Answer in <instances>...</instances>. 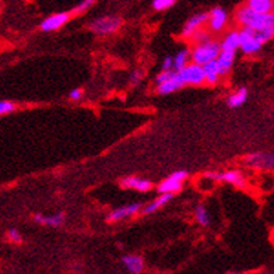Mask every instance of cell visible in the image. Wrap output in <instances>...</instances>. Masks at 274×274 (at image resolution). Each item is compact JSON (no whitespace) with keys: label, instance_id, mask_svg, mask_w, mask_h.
I'll return each mask as SVG.
<instances>
[{"label":"cell","instance_id":"obj_8","mask_svg":"<svg viewBox=\"0 0 274 274\" xmlns=\"http://www.w3.org/2000/svg\"><path fill=\"white\" fill-rule=\"evenodd\" d=\"M69 20H70V13H56V14H52L41 22V30L45 33L56 31V30L63 27Z\"/></svg>","mask_w":274,"mask_h":274},{"label":"cell","instance_id":"obj_18","mask_svg":"<svg viewBox=\"0 0 274 274\" xmlns=\"http://www.w3.org/2000/svg\"><path fill=\"white\" fill-rule=\"evenodd\" d=\"M34 220L42 225H50V227H62L65 223V214L58 213L55 215H50V217H44L42 214H35Z\"/></svg>","mask_w":274,"mask_h":274},{"label":"cell","instance_id":"obj_29","mask_svg":"<svg viewBox=\"0 0 274 274\" xmlns=\"http://www.w3.org/2000/svg\"><path fill=\"white\" fill-rule=\"evenodd\" d=\"M95 2H97V0H83L81 3L76 7L74 13H83V11H86L87 9H90V7H91Z\"/></svg>","mask_w":274,"mask_h":274},{"label":"cell","instance_id":"obj_6","mask_svg":"<svg viewBox=\"0 0 274 274\" xmlns=\"http://www.w3.org/2000/svg\"><path fill=\"white\" fill-rule=\"evenodd\" d=\"M187 178L186 171H176L170 178L158 185V193H175L181 190L183 181Z\"/></svg>","mask_w":274,"mask_h":274},{"label":"cell","instance_id":"obj_11","mask_svg":"<svg viewBox=\"0 0 274 274\" xmlns=\"http://www.w3.org/2000/svg\"><path fill=\"white\" fill-rule=\"evenodd\" d=\"M207 178L215 179V181H223L232 183L235 186H245V178L242 176L239 171H227V172H221V174H207Z\"/></svg>","mask_w":274,"mask_h":274},{"label":"cell","instance_id":"obj_12","mask_svg":"<svg viewBox=\"0 0 274 274\" xmlns=\"http://www.w3.org/2000/svg\"><path fill=\"white\" fill-rule=\"evenodd\" d=\"M234 59H235V52H231V50H220L215 62H217V65H218L221 76H225V74L231 70V67L234 65Z\"/></svg>","mask_w":274,"mask_h":274},{"label":"cell","instance_id":"obj_4","mask_svg":"<svg viewBox=\"0 0 274 274\" xmlns=\"http://www.w3.org/2000/svg\"><path fill=\"white\" fill-rule=\"evenodd\" d=\"M181 81L185 84H202L204 83V71L203 67L198 63H187L186 66L182 67L181 70L176 71Z\"/></svg>","mask_w":274,"mask_h":274},{"label":"cell","instance_id":"obj_24","mask_svg":"<svg viewBox=\"0 0 274 274\" xmlns=\"http://www.w3.org/2000/svg\"><path fill=\"white\" fill-rule=\"evenodd\" d=\"M196 218L203 227H208L210 225V214H208L207 208L204 206H198L196 207Z\"/></svg>","mask_w":274,"mask_h":274},{"label":"cell","instance_id":"obj_30","mask_svg":"<svg viewBox=\"0 0 274 274\" xmlns=\"http://www.w3.org/2000/svg\"><path fill=\"white\" fill-rule=\"evenodd\" d=\"M7 236H9V239H10L11 242H21V234L18 232L17 230H10L9 232H7Z\"/></svg>","mask_w":274,"mask_h":274},{"label":"cell","instance_id":"obj_5","mask_svg":"<svg viewBox=\"0 0 274 274\" xmlns=\"http://www.w3.org/2000/svg\"><path fill=\"white\" fill-rule=\"evenodd\" d=\"M238 34H239V48L242 49V52L246 55L258 53L262 48V44L255 38V30L243 27Z\"/></svg>","mask_w":274,"mask_h":274},{"label":"cell","instance_id":"obj_7","mask_svg":"<svg viewBox=\"0 0 274 274\" xmlns=\"http://www.w3.org/2000/svg\"><path fill=\"white\" fill-rule=\"evenodd\" d=\"M245 162L251 165L252 168L256 170H273L274 167V155L269 153H256L251 154L245 158Z\"/></svg>","mask_w":274,"mask_h":274},{"label":"cell","instance_id":"obj_17","mask_svg":"<svg viewBox=\"0 0 274 274\" xmlns=\"http://www.w3.org/2000/svg\"><path fill=\"white\" fill-rule=\"evenodd\" d=\"M123 264L126 266L127 270L132 274H139L142 273L143 269H144V262L140 256H136V255H126L123 256Z\"/></svg>","mask_w":274,"mask_h":274},{"label":"cell","instance_id":"obj_9","mask_svg":"<svg viewBox=\"0 0 274 274\" xmlns=\"http://www.w3.org/2000/svg\"><path fill=\"white\" fill-rule=\"evenodd\" d=\"M208 24H210V28L213 31H221L224 30L225 25H227V21H228V14L224 9L221 7H215L211 10V13H208Z\"/></svg>","mask_w":274,"mask_h":274},{"label":"cell","instance_id":"obj_16","mask_svg":"<svg viewBox=\"0 0 274 274\" xmlns=\"http://www.w3.org/2000/svg\"><path fill=\"white\" fill-rule=\"evenodd\" d=\"M202 67H203L204 71V81H207L208 84H215V83L218 81V78L221 77V73H220L218 65H217L215 59L204 63Z\"/></svg>","mask_w":274,"mask_h":274},{"label":"cell","instance_id":"obj_15","mask_svg":"<svg viewBox=\"0 0 274 274\" xmlns=\"http://www.w3.org/2000/svg\"><path fill=\"white\" fill-rule=\"evenodd\" d=\"M122 187L136 189L139 192H148V190H151L153 185L147 179H140V178H136V176H130V178H126V179L122 181Z\"/></svg>","mask_w":274,"mask_h":274},{"label":"cell","instance_id":"obj_28","mask_svg":"<svg viewBox=\"0 0 274 274\" xmlns=\"http://www.w3.org/2000/svg\"><path fill=\"white\" fill-rule=\"evenodd\" d=\"M174 73H175V71H172V69H170V70H162L158 76L155 77V83H157V84H161V83L167 81L168 78H171V76H172Z\"/></svg>","mask_w":274,"mask_h":274},{"label":"cell","instance_id":"obj_27","mask_svg":"<svg viewBox=\"0 0 274 274\" xmlns=\"http://www.w3.org/2000/svg\"><path fill=\"white\" fill-rule=\"evenodd\" d=\"M16 109V105L11 101H0V115H7Z\"/></svg>","mask_w":274,"mask_h":274},{"label":"cell","instance_id":"obj_2","mask_svg":"<svg viewBox=\"0 0 274 274\" xmlns=\"http://www.w3.org/2000/svg\"><path fill=\"white\" fill-rule=\"evenodd\" d=\"M221 46L218 42H214V41H206L202 44H196L193 50H190V59L193 63H198L200 66H203L204 63H207L210 61L217 59Z\"/></svg>","mask_w":274,"mask_h":274},{"label":"cell","instance_id":"obj_19","mask_svg":"<svg viewBox=\"0 0 274 274\" xmlns=\"http://www.w3.org/2000/svg\"><path fill=\"white\" fill-rule=\"evenodd\" d=\"M246 6L255 13L264 14L273 11V0H248Z\"/></svg>","mask_w":274,"mask_h":274},{"label":"cell","instance_id":"obj_33","mask_svg":"<svg viewBox=\"0 0 274 274\" xmlns=\"http://www.w3.org/2000/svg\"><path fill=\"white\" fill-rule=\"evenodd\" d=\"M142 77H143V73L140 70L139 71H134L132 74V77H130V80H132L133 84H139L140 83V80H142Z\"/></svg>","mask_w":274,"mask_h":274},{"label":"cell","instance_id":"obj_13","mask_svg":"<svg viewBox=\"0 0 274 274\" xmlns=\"http://www.w3.org/2000/svg\"><path fill=\"white\" fill-rule=\"evenodd\" d=\"M181 87H183V83L181 81V78L178 77V74L174 73L171 76V78H168L167 81L157 84V93L159 95H167V94L175 93L176 90H179Z\"/></svg>","mask_w":274,"mask_h":274},{"label":"cell","instance_id":"obj_22","mask_svg":"<svg viewBox=\"0 0 274 274\" xmlns=\"http://www.w3.org/2000/svg\"><path fill=\"white\" fill-rule=\"evenodd\" d=\"M248 99V90L245 87L239 88L236 93H234L232 95L228 97L227 102H228V106L230 108H238V106H242V105L246 102Z\"/></svg>","mask_w":274,"mask_h":274},{"label":"cell","instance_id":"obj_3","mask_svg":"<svg viewBox=\"0 0 274 274\" xmlns=\"http://www.w3.org/2000/svg\"><path fill=\"white\" fill-rule=\"evenodd\" d=\"M121 25V17L105 16L94 20V21L90 24V28H91L97 35H109V34H114L115 31H118Z\"/></svg>","mask_w":274,"mask_h":274},{"label":"cell","instance_id":"obj_1","mask_svg":"<svg viewBox=\"0 0 274 274\" xmlns=\"http://www.w3.org/2000/svg\"><path fill=\"white\" fill-rule=\"evenodd\" d=\"M236 21L241 24L242 27H249L255 31H263V30H274V14L264 13L259 14L252 11L246 5L241 6L235 13Z\"/></svg>","mask_w":274,"mask_h":274},{"label":"cell","instance_id":"obj_10","mask_svg":"<svg viewBox=\"0 0 274 274\" xmlns=\"http://www.w3.org/2000/svg\"><path fill=\"white\" fill-rule=\"evenodd\" d=\"M208 20V13H199V14H195L193 17H190L187 22L185 24V27L182 30V37L183 38H190L192 35L198 28L203 27L204 24L207 22Z\"/></svg>","mask_w":274,"mask_h":274},{"label":"cell","instance_id":"obj_32","mask_svg":"<svg viewBox=\"0 0 274 274\" xmlns=\"http://www.w3.org/2000/svg\"><path fill=\"white\" fill-rule=\"evenodd\" d=\"M172 65H174V59L171 56L165 58L164 63H162V70H170V69H172Z\"/></svg>","mask_w":274,"mask_h":274},{"label":"cell","instance_id":"obj_14","mask_svg":"<svg viewBox=\"0 0 274 274\" xmlns=\"http://www.w3.org/2000/svg\"><path fill=\"white\" fill-rule=\"evenodd\" d=\"M140 210H142V204L140 203L129 204L126 207H121L115 210V211H112V213L108 215V221H112V223H114V221H119V220L126 218L129 215H134V214L139 213Z\"/></svg>","mask_w":274,"mask_h":274},{"label":"cell","instance_id":"obj_31","mask_svg":"<svg viewBox=\"0 0 274 274\" xmlns=\"http://www.w3.org/2000/svg\"><path fill=\"white\" fill-rule=\"evenodd\" d=\"M81 97H83L81 88H76V90H73L70 93V98L73 99V101H78Z\"/></svg>","mask_w":274,"mask_h":274},{"label":"cell","instance_id":"obj_21","mask_svg":"<svg viewBox=\"0 0 274 274\" xmlns=\"http://www.w3.org/2000/svg\"><path fill=\"white\" fill-rule=\"evenodd\" d=\"M221 50H231V52H236L239 48V34L238 31H232L224 38V41L220 44Z\"/></svg>","mask_w":274,"mask_h":274},{"label":"cell","instance_id":"obj_25","mask_svg":"<svg viewBox=\"0 0 274 274\" xmlns=\"http://www.w3.org/2000/svg\"><path fill=\"white\" fill-rule=\"evenodd\" d=\"M190 38H192L193 44H202V42H206V41H210V34L207 31H204L203 28L200 27L198 28L195 33L190 35Z\"/></svg>","mask_w":274,"mask_h":274},{"label":"cell","instance_id":"obj_26","mask_svg":"<svg viewBox=\"0 0 274 274\" xmlns=\"http://www.w3.org/2000/svg\"><path fill=\"white\" fill-rule=\"evenodd\" d=\"M176 0H154L153 2V7L157 11H162L170 9L172 6L175 5Z\"/></svg>","mask_w":274,"mask_h":274},{"label":"cell","instance_id":"obj_23","mask_svg":"<svg viewBox=\"0 0 274 274\" xmlns=\"http://www.w3.org/2000/svg\"><path fill=\"white\" fill-rule=\"evenodd\" d=\"M174 59V65H172V67L175 69L176 71L181 70L182 67H185L189 63V61H190V50H181L178 55L175 56V58H172Z\"/></svg>","mask_w":274,"mask_h":274},{"label":"cell","instance_id":"obj_20","mask_svg":"<svg viewBox=\"0 0 274 274\" xmlns=\"http://www.w3.org/2000/svg\"><path fill=\"white\" fill-rule=\"evenodd\" d=\"M172 196H174V193H159L158 198L144 207V214H151L154 211H157L158 208H161L162 206L168 203L171 199H172Z\"/></svg>","mask_w":274,"mask_h":274}]
</instances>
